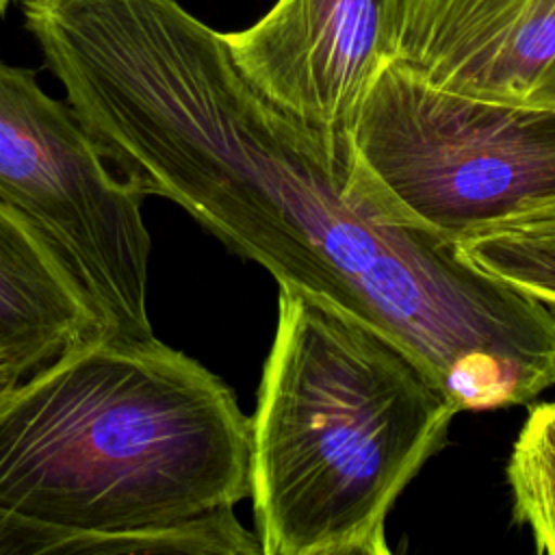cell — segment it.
I'll use <instances>...</instances> for the list:
<instances>
[{"label":"cell","instance_id":"obj_1","mask_svg":"<svg viewBox=\"0 0 555 555\" xmlns=\"http://www.w3.org/2000/svg\"><path fill=\"white\" fill-rule=\"evenodd\" d=\"M249 416L191 356L100 336L0 397V507L52 527L130 533L251 494Z\"/></svg>","mask_w":555,"mask_h":555},{"label":"cell","instance_id":"obj_2","mask_svg":"<svg viewBox=\"0 0 555 555\" xmlns=\"http://www.w3.org/2000/svg\"><path fill=\"white\" fill-rule=\"evenodd\" d=\"M249 416L262 555H388V514L460 410L392 338L295 286Z\"/></svg>","mask_w":555,"mask_h":555},{"label":"cell","instance_id":"obj_3","mask_svg":"<svg viewBox=\"0 0 555 555\" xmlns=\"http://www.w3.org/2000/svg\"><path fill=\"white\" fill-rule=\"evenodd\" d=\"M353 141L414 215L455 241L555 202V108L460 98L390 63Z\"/></svg>","mask_w":555,"mask_h":555},{"label":"cell","instance_id":"obj_4","mask_svg":"<svg viewBox=\"0 0 555 555\" xmlns=\"http://www.w3.org/2000/svg\"><path fill=\"white\" fill-rule=\"evenodd\" d=\"M143 193L100 152L69 102L0 59V202L63 258L113 336L150 338Z\"/></svg>","mask_w":555,"mask_h":555},{"label":"cell","instance_id":"obj_5","mask_svg":"<svg viewBox=\"0 0 555 555\" xmlns=\"http://www.w3.org/2000/svg\"><path fill=\"white\" fill-rule=\"evenodd\" d=\"M405 0H278L225 33L243 74L282 111L323 132H353L395 61Z\"/></svg>","mask_w":555,"mask_h":555},{"label":"cell","instance_id":"obj_6","mask_svg":"<svg viewBox=\"0 0 555 555\" xmlns=\"http://www.w3.org/2000/svg\"><path fill=\"white\" fill-rule=\"evenodd\" d=\"M392 63L460 98L555 108V0H405Z\"/></svg>","mask_w":555,"mask_h":555},{"label":"cell","instance_id":"obj_7","mask_svg":"<svg viewBox=\"0 0 555 555\" xmlns=\"http://www.w3.org/2000/svg\"><path fill=\"white\" fill-rule=\"evenodd\" d=\"M100 336L108 332L82 284L41 234L0 202V362L24 379Z\"/></svg>","mask_w":555,"mask_h":555},{"label":"cell","instance_id":"obj_8","mask_svg":"<svg viewBox=\"0 0 555 555\" xmlns=\"http://www.w3.org/2000/svg\"><path fill=\"white\" fill-rule=\"evenodd\" d=\"M46 553H221L262 555L258 533L245 529L234 507L206 514L195 520L141 529L130 533H87L30 520L0 507V555H46Z\"/></svg>","mask_w":555,"mask_h":555},{"label":"cell","instance_id":"obj_9","mask_svg":"<svg viewBox=\"0 0 555 555\" xmlns=\"http://www.w3.org/2000/svg\"><path fill=\"white\" fill-rule=\"evenodd\" d=\"M512 516L533 548L555 555V401L533 403L507 460Z\"/></svg>","mask_w":555,"mask_h":555},{"label":"cell","instance_id":"obj_10","mask_svg":"<svg viewBox=\"0 0 555 555\" xmlns=\"http://www.w3.org/2000/svg\"><path fill=\"white\" fill-rule=\"evenodd\" d=\"M460 243L488 271L555 306V251L499 232L473 234Z\"/></svg>","mask_w":555,"mask_h":555},{"label":"cell","instance_id":"obj_11","mask_svg":"<svg viewBox=\"0 0 555 555\" xmlns=\"http://www.w3.org/2000/svg\"><path fill=\"white\" fill-rule=\"evenodd\" d=\"M516 232L522 241L555 251V202L533 206L518 215Z\"/></svg>","mask_w":555,"mask_h":555},{"label":"cell","instance_id":"obj_12","mask_svg":"<svg viewBox=\"0 0 555 555\" xmlns=\"http://www.w3.org/2000/svg\"><path fill=\"white\" fill-rule=\"evenodd\" d=\"M20 379L15 377V375H11L9 371H4V369H0V397L13 386V384H17Z\"/></svg>","mask_w":555,"mask_h":555},{"label":"cell","instance_id":"obj_13","mask_svg":"<svg viewBox=\"0 0 555 555\" xmlns=\"http://www.w3.org/2000/svg\"><path fill=\"white\" fill-rule=\"evenodd\" d=\"M11 2H13V0H0V15L7 11V7H9Z\"/></svg>","mask_w":555,"mask_h":555},{"label":"cell","instance_id":"obj_14","mask_svg":"<svg viewBox=\"0 0 555 555\" xmlns=\"http://www.w3.org/2000/svg\"><path fill=\"white\" fill-rule=\"evenodd\" d=\"M0 369H4V371H9V369H7V366H4V364H2V362H0ZM9 373H11V371H9ZM11 375H13V373H11Z\"/></svg>","mask_w":555,"mask_h":555}]
</instances>
